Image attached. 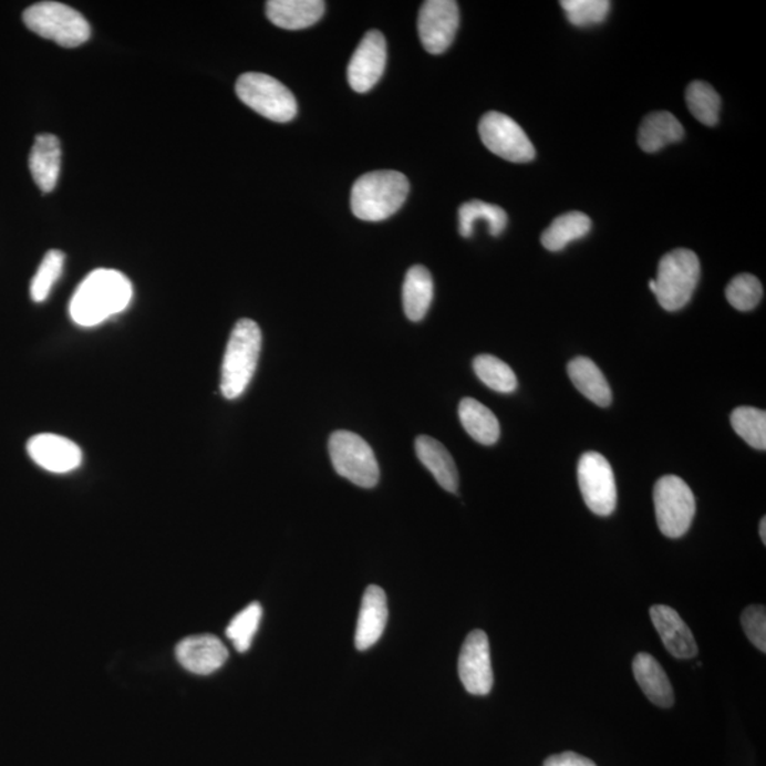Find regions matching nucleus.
Segmentation results:
<instances>
[{"label": "nucleus", "mask_w": 766, "mask_h": 766, "mask_svg": "<svg viewBox=\"0 0 766 766\" xmlns=\"http://www.w3.org/2000/svg\"><path fill=\"white\" fill-rule=\"evenodd\" d=\"M731 425L739 437L757 451L766 448V413L757 407L741 406L731 413Z\"/></svg>", "instance_id": "obj_29"}, {"label": "nucleus", "mask_w": 766, "mask_h": 766, "mask_svg": "<svg viewBox=\"0 0 766 766\" xmlns=\"http://www.w3.org/2000/svg\"><path fill=\"white\" fill-rule=\"evenodd\" d=\"M29 168L43 194L54 190L62 168V145L55 135H38L30 151Z\"/></svg>", "instance_id": "obj_18"}, {"label": "nucleus", "mask_w": 766, "mask_h": 766, "mask_svg": "<svg viewBox=\"0 0 766 766\" xmlns=\"http://www.w3.org/2000/svg\"><path fill=\"white\" fill-rule=\"evenodd\" d=\"M561 7L573 27L588 28L602 23L611 10L608 0H562Z\"/></svg>", "instance_id": "obj_33"}, {"label": "nucleus", "mask_w": 766, "mask_h": 766, "mask_svg": "<svg viewBox=\"0 0 766 766\" xmlns=\"http://www.w3.org/2000/svg\"><path fill=\"white\" fill-rule=\"evenodd\" d=\"M458 416L468 435L484 446H491L500 438L497 416L483 403L465 397L458 405Z\"/></svg>", "instance_id": "obj_25"}, {"label": "nucleus", "mask_w": 766, "mask_h": 766, "mask_svg": "<svg viewBox=\"0 0 766 766\" xmlns=\"http://www.w3.org/2000/svg\"><path fill=\"white\" fill-rule=\"evenodd\" d=\"M578 483L589 510L608 517L617 508V482L611 463L601 453L588 452L578 463Z\"/></svg>", "instance_id": "obj_9"}, {"label": "nucleus", "mask_w": 766, "mask_h": 766, "mask_svg": "<svg viewBox=\"0 0 766 766\" xmlns=\"http://www.w3.org/2000/svg\"><path fill=\"white\" fill-rule=\"evenodd\" d=\"M685 100L690 113L694 115L700 123L713 127L718 123L721 100L720 95L712 85L703 82H694L689 85Z\"/></svg>", "instance_id": "obj_30"}, {"label": "nucleus", "mask_w": 766, "mask_h": 766, "mask_svg": "<svg viewBox=\"0 0 766 766\" xmlns=\"http://www.w3.org/2000/svg\"><path fill=\"white\" fill-rule=\"evenodd\" d=\"M133 300V284L117 270H94L75 290L70 315L75 324L95 327L120 314Z\"/></svg>", "instance_id": "obj_1"}, {"label": "nucleus", "mask_w": 766, "mask_h": 766, "mask_svg": "<svg viewBox=\"0 0 766 766\" xmlns=\"http://www.w3.org/2000/svg\"><path fill=\"white\" fill-rule=\"evenodd\" d=\"M741 623H743V629L751 643L755 648L759 649L760 652H766V611L764 607L759 604H754L745 609L743 617H741Z\"/></svg>", "instance_id": "obj_35"}, {"label": "nucleus", "mask_w": 766, "mask_h": 766, "mask_svg": "<svg viewBox=\"0 0 766 766\" xmlns=\"http://www.w3.org/2000/svg\"><path fill=\"white\" fill-rule=\"evenodd\" d=\"M653 498L660 531L669 538L683 537L695 516V498L689 484L677 476H664L654 486Z\"/></svg>", "instance_id": "obj_8"}, {"label": "nucleus", "mask_w": 766, "mask_h": 766, "mask_svg": "<svg viewBox=\"0 0 766 766\" xmlns=\"http://www.w3.org/2000/svg\"><path fill=\"white\" fill-rule=\"evenodd\" d=\"M764 289L757 277L741 275L735 277L725 290V297L731 306L738 311H751L763 300Z\"/></svg>", "instance_id": "obj_34"}, {"label": "nucleus", "mask_w": 766, "mask_h": 766, "mask_svg": "<svg viewBox=\"0 0 766 766\" xmlns=\"http://www.w3.org/2000/svg\"><path fill=\"white\" fill-rule=\"evenodd\" d=\"M458 23L460 13L453 0H427L423 3L417 29L426 52L445 53L456 38Z\"/></svg>", "instance_id": "obj_11"}, {"label": "nucleus", "mask_w": 766, "mask_h": 766, "mask_svg": "<svg viewBox=\"0 0 766 766\" xmlns=\"http://www.w3.org/2000/svg\"><path fill=\"white\" fill-rule=\"evenodd\" d=\"M23 22L32 32L63 48L87 42L92 28L77 10L59 2H40L24 10Z\"/></svg>", "instance_id": "obj_4"}, {"label": "nucleus", "mask_w": 766, "mask_h": 766, "mask_svg": "<svg viewBox=\"0 0 766 766\" xmlns=\"http://www.w3.org/2000/svg\"><path fill=\"white\" fill-rule=\"evenodd\" d=\"M416 455L422 465L436 478L438 486L448 493H456L458 488V472L455 460L447 448L431 436L416 438Z\"/></svg>", "instance_id": "obj_21"}, {"label": "nucleus", "mask_w": 766, "mask_h": 766, "mask_svg": "<svg viewBox=\"0 0 766 766\" xmlns=\"http://www.w3.org/2000/svg\"><path fill=\"white\" fill-rule=\"evenodd\" d=\"M759 537L763 539V542L766 544V518L764 517L763 520H760L759 524Z\"/></svg>", "instance_id": "obj_37"}, {"label": "nucleus", "mask_w": 766, "mask_h": 766, "mask_svg": "<svg viewBox=\"0 0 766 766\" xmlns=\"http://www.w3.org/2000/svg\"><path fill=\"white\" fill-rule=\"evenodd\" d=\"M486 221L493 236H500L507 228L508 216L500 206L482 200L466 201L458 210V229L463 238H470L477 221Z\"/></svg>", "instance_id": "obj_27"}, {"label": "nucleus", "mask_w": 766, "mask_h": 766, "mask_svg": "<svg viewBox=\"0 0 766 766\" xmlns=\"http://www.w3.org/2000/svg\"><path fill=\"white\" fill-rule=\"evenodd\" d=\"M478 133L483 144L503 159L526 164L536 158V148L520 125L497 111L484 115Z\"/></svg>", "instance_id": "obj_10"}, {"label": "nucleus", "mask_w": 766, "mask_h": 766, "mask_svg": "<svg viewBox=\"0 0 766 766\" xmlns=\"http://www.w3.org/2000/svg\"><path fill=\"white\" fill-rule=\"evenodd\" d=\"M458 675L468 693L487 695L491 692L494 675L490 642L483 630H473L463 643L458 658Z\"/></svg>", "instance_id": "obj_12"}, {"label": "nucleus", "mask_w": 766, "mask_h": 766, "mask_svg": "<svg viewBox=\"0 0 766 766\" xmlns=\"http://www.w3.org/2000/svg\"><path fill=\"white\" fill-rule=\"evenodd\" d=\"M633 674L650 702L659 707H672L674 703L672 683L656 659L648 653H639L633 660Z\"/></svg>", "instance_id": "obj_20"}, {"label": "nucleus", "mask_w": 766, "mask_h": 766, "mask_svg": "<svg viewBox=\"0 0 766 766\" xmlns=\"http://www.w3.org/2000/svg\"><path fill=\"white\" fill-rule=\"evenodd\" d=\"M236 94L247 107L276 123L294 120L299 108L294 94L269 74H241L236 83Z\"/></svg>", "instance_id": "obj_6"}, {"label": "nucleus", "mask_w": 766, "mask_h": 766, "mask_svg": "<svg viewBox=\"0 0 766 766\" xmlns=\"http://www.w3.org/2000/svg\"><path fill=\"white\" fill-rule=\"evenodd\" d=\"M28 453L38 466L58 475L75 470L83 462L82 448L68 437L52 433H42L30 438Z\"/></svg>", "instance_id": "obj_14"}, {"label": "nucleus", "mask_w": 766, "mask_h": 766, "mask_svg": "<svg viewBox=\"0 0 766 766\" xmlns=\"http://www.w3.org/2000/svg\"><path fill=\"white\" fill-rule=\"evenodd\" d=\"M592 229V220L582 211H568L544 231L541 244L549 251H561L572 241L582 239Z\"/></svg>", "instance_id": "obj_26"}, {"label": "nucleus", "mask_w": 766, "mask_h": 766, "mask_svg": "<svg viewBox=\"0 0 766 766\" xmlns=\"http://www.w3.org/2000/svg\"><path fill=\"white\" fill-rule=\"evenodd\" d=\"M325 12L322 0H270L266 4L267 18L281 29L300 30L319 22Z\"/></svg>", "instance_id": "obj_19"}, {"label": "nucleus", "mask_w": 766, "mask_h": 766, "mask_svg": "<svg viewBox=\"0 0 766 766\" xmlns=\"http://www.w3.org/2000/svg\"><path fill=\"white\" fill-rule=\"evenodd\" d=\"M329 448L338 475L362 488L375 487L380 482L375 453L361 436L348 431L334 432Z\"/></svg>", "instance_id": "obj_7"}, {"label": "nucleus", "mask_w": 766, "mask_h": 766, "mask_svg": "<svg viewBox=\"0 0 766 766\" xmlns=\"http://www.w3.org/2000/svg\"><path fill=\"white\" fill-rule=\"evenodd\" d=\"M386 65V40L371 30L358 44L348 64V83L356 93H368L380 82Z\"/></svg>", "instance_id": "obj_13"}, {"label": "nucleus", "mask_w": 766, "mask_h": 766, "mask_svg": "<svg viewBox=\"0 0 766 766\" xmlns=\"http://www.w3.org/2000/svg\"><path fill=\"white\" fill-rule=\"evenodd\" d=\"M683 137V125L667 111L648 115L639 130L640 148L649 154L658 153L669 144L679 143Z\"/></svg>", "instance_id": "obj_24"}, {"label": "nucleus", "mask_w": 766, "mask_h": 766, "mask_svg": "<svg viewBox=\"0 0 766 766\" xmlns=\"http://www.w3.org/2000/svg\"><path fill=\"white\" fill-rule=\"evenodd\" d=\"M476 375L484 385L500 393H513L517 390L518 381L510 366L493 355H478L473 362Z\"/></svg>", "instance_id": "obj_28"}, {"label": "nucleus", "mask_w": 766, "mask_h": 766, "mask_svg": "<svg viewBox=\"0 0 766 766\" xmlns=\"http://www.w3.org/2000/svg\"><path fill=\"white\" fill-rule=\"evenodd\" d=\"M65 256L63 251L50 250L42 263H40L37 276L30 284V297L34 302H43L48 299L53 286L58 283L63 273Z\"/></svg>", "instance_id": "obj_32"}, {"label": "nucleus", "mask_w": 766, "mask_h": 766, "mask_svg": "<svg viewBox=\"0 0 766 766\" xmlns=\"http://www.w3.org/2000/svg\"><path fill=\"white\" fill-rule=\"evenodd\" d=\"M568 375L579 392L594 405L607 407L612 402L611 386L592 360L574 358L568 365Z\"/></svg>", "instance_id": "obj_22"}, {"label": "nucleus", "mask_w": 766, "mask_h": 766, "mask_svg": "<svg viewBox=\"0 0 766 766\" xmlns=\"http://www.w3.org/2000/svg\"><path fill=\"white\" fill-rule=\"evenodd\" d=\"M402 300L407 319L413 322L425 319L433 300V279L426 267L413 266L407 271Z\"/></svg>", "instance_id": "obj_23"}, {"label": "nucleus", "mask_w": 766, "mask_h": 766, "mask_svg": "<svg viewBox=\"0 0 766 766\" xmlns=\"http://www.w3.org/2000/svg\"><path fill=\"white\" fill-rule=\"evenodd\" d=\"M410 180L396 170H376L362 175L351 192V209L358 219H390L405 204Z\"/></svg>", "instance_id": "obj_2"}, {"label": "nucleus", "mask_w": 766, "mask_h": 766, "mask_svg": "<svg viewBox=\"0 0 766 766\" xmlns=\"http://www.w3.org/2000/svg\"><path fill=\"white\" fill-rule=\"evenodd\" d=\"M261 351L260 327L251 320H240L231 331L221 365V395L238 400L253 380Z\"/></svg>", "instance_id": "obj_3"}, {"label": "nucleus", "mask_w": 766, "mask_h": 766, "mask_svg": "<svg viewBox=\"0 0 766 766\" xmlns=\"http://www.w3.org/2000/svg\"><path fill=\"white\" fill-rule=\"evenodd\" d=\"M387 622V602L383 589L372 584L362 598L360 618L355 632V646L361 652L368 650L381 639Z\"/></svg>", "instance_id": "obj_17"}, {"label": "nucleus", "mask_w": 766, "mask_h": 766, "mask_svg": "<svg viewBox=\"0 0 766 766\" xmlns=\"http://www.w3.org/2000/svg\"><path fill=\"white\" fill-rule=\"evenodd\" d=\"M700 280V260L692 250L677 249L660 260L654 296L666 311H679L689 304Z\"/></svg>", "instance_id": "obj_5"}, {"label": "nucleus", "mask_w": 766, "mask_h": 766, "mask_svg": "<svg viewBox=\"0 0 766 766\" xmlns=\"http://www.w3.org/2000/svg\"><path fill=\"white\" fill-rule=\"evenodd\" d=\"M650 618L667 652L675 659H692L697 654V643L692 630L673 608L654 604Z\"/></svg>", "instance_id": "obj_16"}, {"label": "nucleus", "mask_w": 766, "mask_h": 766, "mask_svg": "<svg viewBox=\"0 0 766 766\" xmlns=\"http://www.w3.org/2000/svg\"><path fill=\"white\" fill-rule=\"evenodd\" d=\"M176 658L188 672L208 675L224 666L229 652L214 634H198L186 638L176 646Z\"/></svg>", "instance_id": "obj_15"}, {"label": "nucleus", "mask_w": 766, "mask_h": 766, "mask_svg": "<svg viewBox=\"0 0 766 766\" xmlns=\"http://www.w3.org/2000/svg\"><path fill=\"white\" fill-rule=\"evenodd\" d=\"M261 617H263V609H261L260 603L253 602L231 619L228 629H226V636L234 643L239 653H245L250 649L257 630H259Z\"/></svg>", "instance_id": "obj_31"}, {"label": "nucleus", "mask_w": 766, "mask_h": 766, "mask_svg": "<svg viewBox=\"0 0 766 766\" xmlns=\"http://www.w3.org/2000/svg\"><path fill=\"white\" fill-rule=\"evenodd\" d=\"M544 766H597L592 759L582 757L577 753H562L558 755H551V757L546 759Z\"/></svg>", "instance_id": "obj_36"}]
</instances>
